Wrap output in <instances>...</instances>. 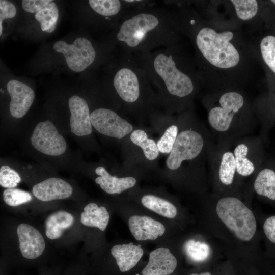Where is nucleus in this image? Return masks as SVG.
Segmentation results:
<instances>
[{"mask_svg":"<svg viewBox=\"0 0 275 275\" xmlns=\"http://www.w3.org/2000/svg\"><path fill=\"white\" fill-rule=\"evenodd\" d=\"M2 252L9 262L31 264L43 260L48 241L42 229L22 220L10 221L1 232Z\"/></svg>","mask_w":275,"mask_h":275,"instance_id":"1","label":"nucleus"},{"mask_svg":"<svg viewBox=\"0 0 275 275\" xmlns=\"http://www.w3.org/2000/svg\"><path fill=\"white\" fill-rule=\"evenodd\" d=\"M117 199L109 203L136 242L156 245L173 237L176 228L173 224L134 202Z\"/></svg>","mask_w":275,"mask_h":275,"instance_id":"2","label":"nucleus"},{"mask_svg":"<svg viewBox=\"0 0 275 275\" xmlns=\"http://www.w3.org/2000/svg\"><path fill=\"white\" fill-rule=\"evenodd\" d=\"M243 96L235 91L227 92L218 99V105L211 107L208 121L219 145H230L236 140L248 136L253 129V121L242 117L244 106Z\"/></svg>","mask_w":275,"mask_h":275,"instance_id":"3","label":"nucleus"},{"mask_svg":"<svg viewBox=\"0 0 275 275\" xmlns=\"http://www.w3.org/2000/svg\"><path fill=\"white\" fill-rule=\"evenodd\" d=\"M147 253L144 245L135 241L115 240L90 254L89 264L103 274H125L136 268Z\"/></svg>","mask_w":275,"mask_h":275,"instance_id":"4","label":"nucleus"},{"mask_svg":"<svg viewBox=\"0 0 275 275\" xmlns=\"http://www.w3.org/2000/svg\"><path fill=\"white\" fill-rule=\"evenodd\" d=\"M82 234L83 252L92 254L108 241L106 232L114 213L109 203L90 201L77 210Z\"/></svg>","mask_w":275,"mask_h":275,"instance_id":"5","label":"nucleus"},{"mask_svg":"<svg viewBox=\"0 0 275 275\" xmlns=\"http://www.w3.org/2000/svg\"><path fill=\"white\" fill-rule=\"evenodd\" d=\"M233 37L232 32H216L209 27H204L198 33L196 43L202 56L213 66L227 69L236 66L240 55L230 42Z\"/></svg>","mask_w":275,"mask_h":275,"instance_id":"6","label":"nucleus"},{"mask_svg":"<svg viewBox=\"0 0 275 275\" xmlns=\"http://www.w3.org/2000/svg\"><path fill=\"white\" fill-rule=\"evenodd\" d=\"M203 133L193 129H185L179 132L166 160L169 169L178 170L185 161L211 154L216 144L211 134Z\"/></svg>","mask_w":275,"mask_h":275,"instance_id":"7","label":"nucleus"},{"mask_svg":"<svg viewBox=\"0 0 275 275\" xmlns=\"http://www.w3.org/2000/svg\"><path fill=\"white\" fill-rule=\"evenodd\" d=\"M42 230L48 242L57 246H69L83 240L77 210H51L44 219Z\"/></svg>","mask_w":275,"mask_h":275,"instance_id":"8","label":"nucleus"},{"mask_svg":"<svg viewBox=\"0 0 275 275\" xmlns=\"http://www.w3.org/2000/svg\"><path fill=\"white\" fill-rule=\"evenodd\" d=\"M216 210L221 220L238 239L248 241L253 237L257 229L256 218L239 199L222 198L217 203Z\"/></svg>","mask_w":275,"mask_h":275,"instance_id":"9","label":"nucleus"},{"mask_svg":"<svg viewBox=\"0 0 275 275\" xmlns=\"http://www.w3.org/2000/svg\"><path fill=\"white\" fill-rule=\"evenodd\" d=\"M162 26L163 21L157 14L139 12L124 20L117 34V38L129 48L141 47Z\"/></svg>","mask_w":275,"mask_h":275,"instance_id":"10","label":"nucleus"},{"mask_svg":"<svg viewBox=\"0 0 275 275\" xmlns=\"http://www.w3.org/2000/svg\"><path fill=\"white\" fill-rule=\"evenodd\" d=\"M152 67L155 74L171 95L183 98L193 92L194 86L191 79L178 68L171 53L161 52L157 54L153 59Z\"/></svg>","mask_w":275,"mask_h":275,"instance_id":"11","label":"nucleus"},{"mask_svg":"<svg viewBox=\"0 0 275 275\" xmlns=\"http://www.w3.org/2000/svg\"><path fill=\"white\" fill-rule=\"evenodd\" d=\"M125 199L139 205L175 227L180 221L179 206L174 200L162 193L136 191L128 194Z\"/></svg>","mask_w":275,"mask_h":275,"instance_id":"12","label":"nucleus"},{"mask_svg":"<svg viewBox=\"0 0 275 275\" xmlns=\"http://www.w3.org/2000/svg\"><path fill=\"white\" fill-rule=\"evenodd\" d=\"M30 140L36 150L47 156H60L67 149L65 138L58 132L53 123L48 120L41 121L36 125Z\"/></svg>","mask_w":275,"mask_h":275,"instance_id":"13","label":"nucleus"},{"mask_svg":"<svg viewBox=\"0 0 275 275\" xmlns=\"http://www.w3.org/2000/svg\"><path fill=\"white\" fill-rule=\"evenodd\" d=\"M53 48L64 55L68 67L75 72L84 71L93 63L96 57L91 42L83 37L75 39L71 44L62 40L57 41Z\"/></svg>","mask_w":275,"mask_h":275,"instance_id":"14","label":"nucleus"},{"mask_svg":"<svg viewBox=\"0 0 275 275\" xmlns=\"http://www.w3.org/2000/svg\"><path fill=\"white\" fill-rule=\"evenodd\" d=\"M176 246L172 238L149 252L148 259L141 271V275L171 274L178 266Z\"/></svg>","mask_w":275,"mask_h":275,"instance_id":"15","label":"nucleus"},{"mask_svg":"<svg viewBox=\"0 0 275 275\" xmlns=\"http://www.w3.org/2000/svg\"><path fill=\"white\" fill-rule=\"evenodd\" d=\"M90 118L92 126L109 137L121 139L132 132V125L110 109L97 108L91 113Z\"/></svg>","mask_w":275,"mask_h":275,"instance_id":"16","label":"nucleus"},{"mask_svg":"<svg viewBox=\"0 0 275 275\" xmlns=\"http://www.w3.org/2000/svg\"><path fill=\"white\" fill-rule=\"evenodd\" d=\"M2 197L8 207L22 213L39 214L57 208L54 203L41 202L32 193L17 188L5 189Z\"/></svg>","mask_w":275,"mask_h":275,"instance_id":"17","label":"nucleus"},{"mask_svg":"<svg viewBox=\"0 0 275 275\" xmlns=\"http://www.w3.org/2000/svg\"><path fill=\"white\" fill-rule=\"evenodd\" d=\"M31 193L41 202L54 203L56 201L71 198L74 189L67 181L57 177H50L35 183L32 187Z\"/></svg>","mask_w":275,"mask_h":275,"instance_id":"18","label":"nucleus"},{"mask_svg":"<svg viewBox=\"0 0 275 275\" xmlns=\"http://www.w3.org/2000/svg\"><path fill=\"white\" fill-rule=\"evenodd\" d=\"M141 78L137 72L129 67L118 70L113 78V85L119 97L125 102L132 103L139 98Z\"/></svg>","mask_w":275,"mask_h":275,"instance_id":"19","label":"nucleus"},{"mask_svg":"<svg viewBox=\"0 0 275 275\" xmlns=\"http://www.w3.org/2000/svg\"><path fill=\"white\" fill-rule=\"evenodd\" d=\"M7 89L11 97L9 111L11 116L21 118L25 115L35 99V92L29 86L15 79L9 81Z\"/></svg>","mask_w":275,"mask_h":275,"instance_id":"20","label":"nucleus"},{"mask_svg":"<svg viewBox=\"0 0 275 275\" xmlns=\"http://www.w3.org/2000/svg\"><path fill=\"white\" fill-rule=\"evenodd\" d=\"M70 112V127L71 132L77 136L82 137L90 134L92 125L88 104L82 97L75 95L68 100Z\"/></svg>","mask_w":275,"mask_h":275,"instance_id":"21","label":"nucleus"},{"mask_svg":"<svg viewBox=\"0 0 275 275\" xmlns=\"http://www.w3.org/2000/svg\"><path fill=\"white\" fill-rule=\"evenodd\" d=\"M231 146L237 174L242 177L252 175L257 167L253 137L246 136L241 138L235 141Z\"/></svg>","mask_w":275,"mask_h":275,"instance_id":"22","label":"nucleus"},{"mask_svg":"<svg viewBox=\"0 0 275 275\" xmlns=\"http://www.w3.org/2000/svg\"><path fill=\"white\" fill-rule=\"evenodd\" d=\"M97 175L94 181L105 193L110 195H119L133 188L137 183L136 179L133 176L118 177L112 175L103 166L95 170Z\"/></svg>","mask_w":275,"mask_h":275,"instance_id":"23","label":"nucleus"},{"mask_svg":"<svg viewBox=\"0 0 275 275\" xmlns=\"http://www.w3.org/2000/svg\"><path fill=\"white\" fill-rule=\"evenodd\" d=\"M254 188L259 195L275 201V171L268 168L261 170L255 179Z\"/></svg>","mask_w":275,"mask_h":275,"instance_id":"24","label":"nucleus"},{"mask_svg":"<svg viewBox=\"0 0 275 275\" xmlns=\"http://www.w3.org/2000/svg\"><path fill=\"white\" fill-rule=\"evenodd\" d=\"M181 250L187 259L194 263H200L205 261L210 254L209 245L195 238L185 240L181 246Z\"/></svg>","mask_w":275,"mask_h":275,"instance_id":"25","label":"nucleus"},{"mask_svg":"<svg viewBox=\"0 0 275 275\" xmlns=\"http://www.w3.org/2000/svg\"><path fill=\"white\" fill-rule=\"evenodd\" d=\"M130 139L133 144L142 148L147 159L153 160L158 157L159 151L156 143L153 140L149 139L144 130L141 129L133 130L131 133Z\"/></svg>","mask_w":275,"mask_h":275,"instance_id":"26","label":"nucleus"},{"mask_svg":"<svg viewBox=\"0 0 275 275\" xmlns=\"http://www.w3.org/2000/svg\"><path fill=\"white\" fill-rule=\"evenodd\" d=\"M36 19L39 22L42 31L52 32L56 29L59 18L58 6L52 2L35 14Z\"/></svg>","mask_w":275,"mask_h":275,"instance_id":"27","label":"nucleus"},{"mask_svg":"<svg viewBox=\"0 0 275 275\" xmlns=\"http://www.w3.org/2000/svg\"><path fill=\"white\" fill-rule=\"evenodd\" d=\"M91 8L97 14L103 16H112L121 10V3L119 0H89Z\"/></svg>","mask_w":275,"mask_h":275,"instance_id":"28","label":"nucleus"},{"mask_svg":"<svg viewBox=\"0 0 275 275\" xmlns=\"http://www.w3.org/2000/svg\"><path fill=\"white\" fill-rule=\"evenodd\" d=\"M239 18L248 20L253 18L258 11V3L256 0H232Z\"/></svg>","mask_w":275,"mask_h":275,"instance_id":"29","label":"nucleus"},{"mask_svg":"<svg viewBox=\"0 0 275 275\" xmlns=\"http://www.w3.org/2000/svg\"><path fill=\"white\" fill-rule=\"evenodd\" d=\"M260 49L264 61L275 73V37H265L261 41Z\"/></svg>","mask_w":275,"mask_h":275,"instance_id":"30","label":"nucleus"},{"mask_svg":"<svg viewBox=\"0 0 275 275\" xmlns=\"http://www.w3.org/2000/svg\"><path fill=\"white\" fill-rule=\"evenodd\" d=\"M178 133L179 129L177 125H172L167 128L156 143L159 152L170 154L173 148Z\"/></svg>","mask_w":275,"mask_h":275,"instance_id":"31","label":"nucleus"},{"mask_svg":"<svg viewBox=\"0 0 275 275\" xmlns=\"http://www.w3.org/2000/svg\"><path fill=\"white\" fill-rule=\"evenodd\" d=\"M22 178L18 172L8 165L0 168V185L6 188H16L21 182Z\"/></svg>","mask_w":275,"mask_h":275,"instance_id":"32","label":"nucleus"},{"mask_svg":"<svg viewBox=\"0 0 275 275\" xmlns=\"http://www.w3.org/2000/svg\"><path fill=\"white\" fill-rule=\"evenodd\" d=\"M16 14L14 5L10 2L6 0L0 1V35H2L3 20L14 17Z\"/></svg>","mask_w":275,"mask_h":275,"instance_id":"33","label":"nucleus"},{"mask_svg":"<svg viewBox=\"0 0 275 275\" xmlns=\"http://www.w3.org/2000/svg\"><path fill=\"white\" fill-rule=\"evenodd\" d=\"M52 2L51 0H23L22 6L25 11L36 14Z\"/></svg>","mask_w":275,"mask_h":275,"instance_id":"34","label":"nucleus"},{"mask_svg":"<svg viewBox=\"0 0 275 275\" xmlns=\"http://www.w3.org/2000/svg\"><path fill=\"white\" fill-rule=\"evenodd\" d=\"M264 234L267 239L275 244V215H272L265 219L263 226Z\"/></svg>","mask_w":275,"mask_h":275,"instance_id":"35","label":"nucleus"},{"mask_svg":"<svg viewBox=\"0 0 275 275\" xmlns=\"http://www.w3.org/2000/svg\"><path fill=\"white\" fill-rule=\"evenodd\" d=\"M77 271L78 270H76L75 272H73V270H72L71 272V271H69V272L65 273V275H79L80 271H79L78 273H77Z\"/></svg>","mask_w":275,"mask_h":275,"instance_id":"36","label":"nucleus"},{"mask_svg":"<svg viewBox=\"0 0 275 275\" xmlns=\"http://www.w3.org/2000/svg\"><path fill=\"white\" fill-rule=\"evenodd\" d=\"M189 275H211V274L208 272H202L199 274L194 273H191Z\"/></svg>","mask_w":275,"mask_h":275,"instance_id":"37","label":"nucleus"},{"mask_svg":"<svg viewBox=\"0 0 275 275\" xmlns=\"http://www.w3.org/2000/svg\"><path fill=\"white\" fill-rule=\"evenodd\" d=\"M43 275H50V274L48 272H47V273L43 272Z\"/></svg>","mask_w":275,"mask_h":275,"instance_id":"38","label":"nucleus"},{"mask_svg":"<svg viewBox=\"0 0 275 275\" xmlns=\"http://www.w3.org/2000/svg\"><path fill=\"white\" fill-rule=\"evenodd\" d=\"M271 2L275 4V0L271 1Z\"/></svg>","mask_w":275,"mask_h":275,"instance_id":"39","label":"nucleus"},{"mask_svg":"<svg viewBox=\"0 0 275 275\" xmlns=\"http://www.w3.org/2000/svg\"><path fill=\"white\" fill-rule=\"evenodd\" d=\"M166 275H171V274H166Z\"/></svg>","mask_w":275,"mask_h":275,"instance_id":"40","label":"nucleus"}]
</instances>
